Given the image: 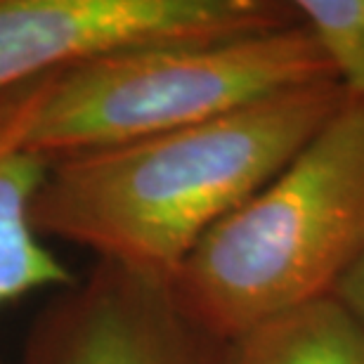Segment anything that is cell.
Instances as JSON below:
<instances>
[{
    "label": "cell",
    "mask_w": 364,
    "mask_h": 364,
    "mask_svg": "<svg viewBox=\"0 0 364 364\" xmlns=\"http://www.w3.org/2000/svg\"><path fill=\"white\" fill-rule=\"evenodd\" d=\"M336 81L114 147L48 161L33 220L95 260L176 274L223 218L265 187L343 107Z\"/></svg>",
    "instance_id": "1"
},
{
    "label": "cell",
    "mask_w": 364,
    "mask_h": 364,
    "mask_svg": "<svg viewBox=\"0 0 364 364\" xmlns=\"http://www.w3.org/2000/svg\"><path fill=\"white\" fill-rule=\"evenodd\" d=\"M364 246V105L329 123L223 218L171 277L182 310L228 343L265 319L333 296Z\"/></svg>",
    "instance_id": "2"
},
{
    "label": "cell",
    "mask_w": 364,
    "mask_h": 364,
    "mask_svg": "<svg viewBox=\"0 0 364 364\" xmlns=\"http://www.w3.org/2000/svg\"><path fill=\"white\" fill-rule=\"evenodd\" d=\"M319 81H333V74L303 24L109 55L53 78L28 147L55 161L213 119Z\"/></svg>",
    "instance_id": "3"
},
{
    "label": "cell",
    "mask_w": 364,
    "mask_h": 364,
    "mask_svg": "<svg viewBox=\"0 0 364 364\" xmlns=\"http://www.w3.org/2000/svg\"><path fill=\"white\" fill-rule=\"evenodd\" d=\"M296 24L294 0H0V95L109 55Z\"/></svg>",
    "instance_id": "4"
},
{
    "label": "cell",
    "mask_w": 364,
    "mask_h": 364,
    "mask_svg": "<svg viewBox=\"0 0 364 364\" xmlns=\"http://www.w3.org/2000/svg\"><path fill=\"white\" fill-rule=\"evenodd\" d=\"M223 346L182 310L168 277L95 260L46 296L14 364H220Z\"/></svg>",
    "instance_id": "5"
},
{
    "label": "cell",
    "mask_w": 364,
    "mask_h": 364,
    "mask_svg": "<svg viewBox=\"0 0 364 364\" xmlns=\"http://www.w3.org/2000/svg\"><path fill=\"white\" fill-rule=\"evenodd\" d=\"M55 76L0 95V310L76 279L33 220L48 161L28 147V135Z\"/></svg>",
    "instance_id": "6"
},
{
    "label": "cell",
    "mask_w": 364,
    "mask_h": 364,
    "mask_svg": "<svg viewBox=\"0 0 364 364\" xmlns=\"http://www.w3.org/2000/svg\"><path fill=\"white\" fill-rule=\"evenodd\" d=\"M220 364H364V322L324 296L228 341Z\"/></svg>",
    "instance_id": "7"
},
{
    "label": "cell",
    "mask_w": 364,
    "mask_h": 364,
    "mask_svg": "<svg viewBox=\"0 0 364 364\" xmlns=\"http://www.w3.org/2000/svg\"><path fill=\"white\" fill-rule=\"evenodd\" d=\"M336 81L364 105V0H294Z\"/></svg>",
    "instance_id": "8"
},
{
    "label": "cell",
    "mask_w": 364,
    "mask_h": 364,
    "mask_svg": "<svg viewBox=\"0 0 364 364\" xmlns=\"http://www.w3.org/2000/svg\"><path fill=\"white\" fill-rule=\"evenodd\" d=\"M333 296H336L338 301H343L364 322V246L358 260H355V265L350 267V272L343 277V282L338 284Z\"/></svg>",
    "instance_id": "9"
}]
</instances>
